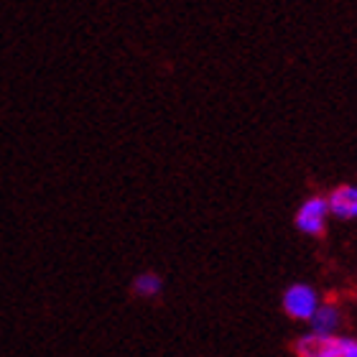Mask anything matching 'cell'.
Instances as JSON below:
<instances>
[{
    "instance_id": "obj_1",
    "label": "cell",
    "mask_w": 357,
    "mask_h": 357,
    "mask_svg": "<svg viewBox=\"0 0 357 357\" xmlns=\"http://www.w3.org/2000/svg\"><path fill=\"white\" fill-rule=\"evenodd\" d=\"M294 352L301 357H357V340L340 335V332L317 335L309 329L294 342Z\"/></svg>"
},
{
    "instance_id": "obj_2",
    "label": "cell",
    "mask_w": 357,
    "mask_h": 357,
    "mask_svg": "<svg viewBox=\"0 0 357 357\" xmlns=\"http://www.w3.org/2000/svg\"><path fill=\"white\" fill-rule=\"evenodd\" d=\"M329 204L327 197L321 194H314L309 199L301 202V207L296 209V217H294V227H296L301 235H309V238H321L324 230H327L329 222Z\"/></svg>"
},
{
    "instance_id": "obj_3",
    "label": "cell",
    "mask_w": 357,
    "mask_h": 357,
    "mask_svg": "<svg viewBox=\"0 0 357 357\" xmlns=\"http://www.w3.org/2000/svg\"><path fill=\"white\" fill-rule=\"evenodd\" d=\"M281 304L286 317H291L294 321H309V317L321 304V298L317 294V289L309 286V283H291L289 289L283 291Z\"/></svg>"
},
{
    "instance_id": "obj_4",
    "label": "cell",
    "mask_w": 357,
    "mask_h": 357,
    "mask_svg": "<svg viewBox=\"0 0 357 357\" xmlns=\"http://www.w3.org/2000/svg\"><path fill=\"white\" fill-rule=\"evenodd\" d=\"M329 215L342 222H352L357 220V184H342L335 186L327 194Z\"/></svg>"
},
{
    "instance_id": "obj_5",
    "label": "cell",
    "mask_w": 357,
    "mask_h": 357,
    "mask_svg": "<svg viewBox=\"0 0 357 357\" xmlns=\"http://www.w3.org/2000/svg\"><path fill=\"white\" fill-rule=\"evenodd\" d=\"M309 329L312 332H317V335H335V332H340V327H342V312H340V306L332 304V301H321L319 306H317V312L309 317Z\"/></svg>"
},
{
    "instance_id": "obj_6",
    "label": "cell",
    "mask_w": 357,
    "mask_h": 357,
    "mask_svg": "<svg viewBox=\"0 0 357 357\" xmlns=\"http://www.w3.org/2000/svg\"><path fill=\"white\" fill-rule=\"evenodd\" d=\"M130 289L138 298H156L161 296V291H164V278L153 271H146V273H138L130 283Z\"/></svg>"
}]
</instances>
